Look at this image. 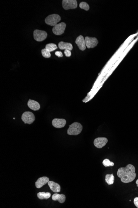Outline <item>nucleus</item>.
I'll use <instances>...</instances> for the list:
<instances>
[{"instance_id": "f257e3e1", "label": "nucleus", "mask_w": 138, "mask_h": 208, "mask_svg": "<svg viewBox=\"0 0 138 208\" xmlns=\"http://www.w3.org/2000/svg\"><path fill=\"white\" fill-rule=\"evenodd\" d=\"M135 167L132 164H128L125 167H120L117 171V175L123 183L132 182L135 179L137 174Z\"/></svg>"}, {"instance_id": "f03ea898", "label": "nucleus", "mask_w": 138, "mask_h": 208, "mask_svg": "<svg viewBox=\"0 0 138 208\" xmlns=\"http://www.w3.org/2000/svg\"><path fill=\"white\" fill-rule=\"evenodd\" d=\"M83 129V126L78 122H75L69 126L68 129V134L70 136H77L80 134Z\"/></svg>"}, {"instance_id": "7ed1b4c3", "label": "nucleus", "mask_w": 138, "mask_h": 208, "mask_svg": "<svg viewBox=\"0 0 138 208\" xmlns=\"http://www.w3.org/2000/svg\"><path fill=\"white\" fill-rule=\"evenodd\" d=\"M61 20V17L58 14H53L49 15L46 18L45 21L47 25L55 26Z\"/></svg>"}, {"instance_id": "20e7f679", "label": "nucleus", "mask_w": 138, "mask_h": 208, "mask_svg": "<svg viewBox=\"0 0 138 208\" xmlns=\"http://www.w3.org/2000/svg\"><path fill=\"white\" fill-rule=\"evenodd\" d=\"M21 118L25 124H31L35 120V117L32 112L26 111L22 114Z\"/></svg>"}, {"instance_id": "39448f33", "label": "nucleus", "mask_w": 138, "mask_h": 208, "mask_svg": "<svg viewBox=\"0 0 138 208\" xmlns=\"http://www.w3.org/2000/svg\"><path fill=\"white\" fill-rule=\"evenodd\" d=\"M62 6L65 10L74 9L78 7L76 0H63Z\"/></svg>"}, {"instance_id": "423d86ee", "label": "nucleus", "mask_w": 138, "mask_h": 208, "mask_svg": "<svg viewBox=\"0 0 138 208\" xmlns=\"http://www.w3.org/2000/svg\"><path fill=\"white\" fill-rule=\"evenodd\" d=\"M47 37V32L43 30H36L33 32V37L36 41H43L46 39Z\"/></svg>"}, {"instance_id": "0eeeda50", "label": "nucleus", "mask_w": 138, "mask_h": 208, "mask_svg": "<svg viewBox=\"0 0 138 208\" xmlns=\"http://www.w3.org/2000/svg\"><path fill=\"white\" fill-rule=\"evenodd\" d=\"M66 27V25L65 23L64 22H62L54 26L53 28V32L55 35H61L64 32Z\"/></svg>"}, {"instance_id": "6e6552de", "label": "nucleus", "mask_w": 138, "mask_h": 208, "mask_svg": "<svg viewBox=\"0 0 138 208\" xmlns=\"http://www.w3.org/2000/svg\"><path fill=\"white\" fill-rule=\"evenodd\" d=\"M85 41L86 47L89 49L94 48L98 43V39L96 37H86Z\"/></svg>"}, {"instance_id": "1a4fd4ad", "label": "nucleus", "mask_w": 138, "mask_h": 208, "mask_svg": "<svg viewBox=\"0 0 138 208\" xmlns=\"http://www.w3.org/2000/svg\"><path fill=\"white\" fill-rule=\"evenodd\" d=\"M108 142V140L106 138L99 137L96 138L94 140V146L98 148H102L105 146Z\"/></svg>"}, {"instance_id": "9d476101", "label": "nucleus", "mask_w": 138, "mask_h": 208, "mask_svg": "<svg viewBox=\"0 0 138 208\" xmlns=\"http://www.w3.org/2000/svg\"><path fill=\"white\" fill-rule=\"evenodd\" d=\"M52 125L55 128H63L66 124V120L64 119L60 118H54L52 122Z\"/></svg>"}, {"instance_id": "9b49d317", "label": "nucleus", "mask_w": 138, "mask_h": 208, "mask_svg": "<svg viewBox=\"0 0 138 208\" xmlns=\"http://www.w3.org/2000/svg\"><path fill=\"white\" fill-rule=\"evenodd\" d=\"M75 43L81 50L84 51L86 49V45L85 38L82 35H80L76 39Z\"/></svg>"}, {"instance_id": "f8f14e48", "label": "nucleus", "mask_w": 138, "mask_h": 208, "mask_svg": "<svg viewBox=\"0 0 138 208\" xmlns=\"http://www.w3.org/2000/svg\"><path fill=\"white\" fill-rule=\"evenodd\" d=\"M49 181V179L46 176H43L38 178L35 183V186L37 188L39 189L42 187L43 186L48 183Z\"/></svg>"}, {"instance_id": "ddd939ff", "label": "nucleus", "mask_w": 138, "mask_h": 208, "mask_svg": "<svg viewBox=\"0 0 138 208\" xmlns=\"http://www.w3.org/2000/svg\"><path fill=\"white\" fill-rule=\"evenodd\" d=\"M28 107L31 110L36 111L39 110L40 108V105L37 101L29 99L27 103Z\"/></svg>"}, {"instance_id": "4468645a", "label": "nucleus", "mask_w": 138, "mask_h": 208, "mask_svg": "<svg viewBox=\"0 0 138 208\" xmlns=\"http://www.w3.org/2000/svg\"><path fill=\"white\" fill-rule=\"evenodd\" d=\"M50 188L53 192L58 193L60 192V186L58 184L55 183L53 181H49L48 183Z\"/></svg>"}, {"instance_id": "2eb2a0df", "label": "nucleus", "mask_w": 138, "mask_h": 208, "mask_svg": "<svg viewBox=\"0 0 138 208\" xmlns=\"http://www.w3.org/2000/svg\"><path fill=\"white\" fill-rule=\"evenodd\" d=\"M52 199L54 201H58L60 203L62 204L65 201L66 197L64 194L55 193L53 195Z\"/></svg>"}, {"instance_id": "dca6fc26", "label": "nucleus", "mask_w": 138, "mask_h": 208, "mask_svg": "<svg viewBox=\"0 0 138 208\" xmlns=\"http://www.w3.org/2000/svg\"><path fill=\"white\" fill-rule=\"evenodd\" d=\"M58 47L60 49H68L70 51L73 49V46L72 44L69 42H60L58 43Z\"/></svg>"}, {"instance_id": "f3484780", "label": "nucleus", "mask_w": 138, "mask_h": 208, "mask_svg": "<svg viewBox=\"0 0 138 208\" xmlns=\"http://www.w3.org/2000/svg\"><path fill=\"white\" fill-rule=\"evenodd\" d=\"M37 197L40 199H48L51 196V194L49 192H39L37 194Z\"/></svg>"}, {"instance_id": "a211bd4d", "label": "nucleus", "mask_w": 138, "mask_h": 208, "mask_svg": "<svg viewBox=\"0 0 138 208\" xmlns=\"http://www.w3.org/2000/svg\"><path fill=\"white\" fill-rule=\"evenodd\" d=\"M105 182L108 184V185H111L113 184L115 181V176L113 174H107L105 175Z\"/></svg>"}, {"instance_id": "6ab92c4d", "label": "nucleus", "mask_w": 138, "mask_h": 208, "mask_svg": "<svg viewBox=\"0 0 138 208\" xmlns=\"http://www.w3.org/2000/svg\"><path fill=\"white\" fill-rule=\"evenodd\" d=\"M58 47L54 43L48 44L46 46V49L49 52H53L57 49Z\"/></svg>"}, {"instance_id": "aec40b11", "label": "nucleus", "mask_w": 138, "mask_h": 208, "mask_svg": "<svg viewBox=\"0 0 138 208\" xmlns=\"http://www.w3.org/2000/svg\"><path fill=\"white\" fill-rule=\"evenodd\" d=\"M102 164L105 167H112L114 165V163L110 161L109 159H105L102 162Z\"/></svg>"}, {"instance_id": "412c9836", "label": "nucleus", "mask_w": 138, "mask_h": 208, "mask_svg": "<svg viewBox=\"0 0 138 208\" xmlns=\"http://www.w3.org/2000/svg\"><path fill=\"white\" fill-rule=\"evenodd\" d=\"M79 6H80V9H84L86 11H89V8H90L89 5L85 2H82L80 3Z\"/></svg>"}, {"instance_id": "4be33fe9", "label": "nucleus", "mask_w": 138, "mask_h": 208, "mask_svg": "<svg viewBox=\"0 0 138 208\" xmlns=\"http://www.w3.org/2000/svg\"><path fill=\"white\" fill-rule=\"evenodd\" d=\"M41 54H42L43 56L45 58H48L51 56L50 52H49L48 50H47L45 48L42 49L41 50Z\"/></svg>"}, {"instance_id": "5701e85b", "label": "nucleus", "mask_w": 138, "mask_h": 208, "mask_svg": "<svg viewBox=\"0 0 138 208\" xmlns=\"http://www.w3.org/2000/svg\"><path fill=\"white\" fill-rule=\"evenodd\" d=\"M64 54L67 57H70L71 56L72 53L71 52V51L68 50V49H65L64 51Z\"/></svg>"}, {"instance_id": "b1692460", "label": "nucleus", "mask_w": 138, "mask_h": 208, "mask_svg": "<svg viewBox=\"0 0 138 208\" xmlns=\"http://www.w3.org/2000/svg\"><path fill=\"white\" fill-rule=\"evenodd\" d=\"M55 55L57 56L58 57H63V55L62 52L60 51H56L55 52Z\"/></svg>"}, {"instance_id": "393cba45", "label": "nucleus", "mask_w": 138, "mask_h": 208, "mask_svg": "<svg viewBox=\"0 0 138 208\" xmlns=\"http://www.w3.org/2000/svg\"><path fill=\"white\" fill-rule=\"evenodd\" d=\"M134 203L136 207L138 208V197H136L134 199Z\"/></svg>"}, {"instance_id": "a878e982", "label": "nucleus", "mask_w": 138, "mask_h": 208, "mask_svg": "<svg viewBox=\"0 0 138 208\" xmlns=\"http://www.w3.org/2000/svg\"><path fill=\"white\" fill-rule=\"evenodd\" d=\"M136 184H137V186L138 187V179L136 181Z\"/></svg>"}]
</instances>
